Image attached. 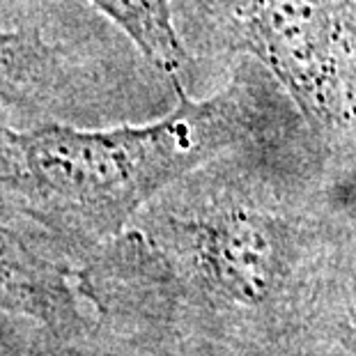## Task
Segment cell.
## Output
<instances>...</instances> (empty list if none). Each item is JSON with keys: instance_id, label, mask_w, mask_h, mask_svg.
Listing matches in <instances>:
<instances>
[{"instance_id": "cell-1", "label": "cell", "mask_w": 356, "mask_h": 356, "mask_svg": "<svg viewBox=\"0 0 356 356\" xmlns=\"http://www.w3.org/2000/svg\"><path fill=\"white\" fill-rule=\"evenodd\" d=\"M225 70L230 76L209 97L172 79L175 106L143 124L81 129L44 120L14 129L0 118V216L81 260L204 161L306 124L257 65L234 60Z\"/></svg>"}, {"instance_id": "cell-2", "label": "cell", "mask_w": 356, "mask_h": 356, "mask_svg": "<svg viewBox=\"0 0 356 356\" xmlns=\"http://www.w3.org/2000/svg\"><path fill=\"white\" fill-rule=\"evenodd\" d=\"M184 47L248 60L331 154L356 147V0H175Z\"/></svg>"}, {"instance_id": "cell-3", "label": "cell", "mask_w": 356, "mask_h": 356, "mask_svg": "<svg viewBox=\"0 0 356 356\" xmlns=\"http://www.w3.org/2000/svg\"><path fill=\"white\" fill-rule=\"evenodd\" d=\"M79 269L44 234L0 216V313L19 315L47 329L79 320Z\"/></svg>"}, {"instance_id": "cell-4", "label": "cell", "mask_w": 356, "mask_h": 356, "mask_svg": "<svg viewBox=\"0 0 356 356\" xmlns=\"http://www.w3.org/2000/svg\"><path fill=\"white\" fill-rule=\"evenodd\" d=\"M90 79L63 44L40 28H0V106L28 113L67 108Z\"/></svg>"}, {"instance_id": "cell-5", "label": "cell", "mask_w": 356, "mask_h": 356, "mask_svg": "<svg viewBox=\"0 0 356 356\" xmlns=\"http://www.w3.org/2000/svg\"><path fill=\"white\" fill-rule=\"evenodd\" d=\"M115 26L140 58L165 81L181 79L191 67V53L179 35L175 0H86Z\"/></svg>"}, {"instance_id": "cell-6", "label": "cell", "mask_w": 356, "mask_h": 356, "mask_svg": "<svg viewBox=\"0 0 356 356\" xmlns=\"http://www.w3.org/2000/svg\"><path fill=\"white\" fill-rule=\"evenodd\" d=\"M33 320L0 313V356H33L40 336H33Z\"/></svg>"}]
</instances>
